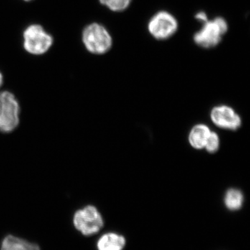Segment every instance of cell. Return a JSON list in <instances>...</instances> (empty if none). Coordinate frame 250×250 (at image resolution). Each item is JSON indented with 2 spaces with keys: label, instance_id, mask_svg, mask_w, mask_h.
I'll return each mask as SVG.
<instances>
[{
  "label": "cell",
  "instance_id": "5",
  "mask_svg": "<svg viewBox=\"0 0 250 250\" xmlns=\"http://www.w3.org/2000/svg\"><path fill=\"white\" fill-rule=\"evenodd\" d=\"M147 28L149 34L156 40H168L178 31L179 22L169 11H159L148 21Z\"/></svg>",
  "mask_w": 250,
  "mask_h": 250
},
{
  "label": "cell",
  "instance_id": "6",
  "mask_svg": "<svg viewBox=\"0 0 250 250\" xmlns=\"http://www.w3.org/2000/svg\"><path fill=\"white\" fill-rule=\"evenodd\" d=\"M73 225L77 231L85 236L98 233L104 227V220L96 207L88 205L75 212Z\"/></svg>",
  "mask_w": 250,
  "mask_h": 250
},
{
  "label": "cell",
  "instance_id": "12",
  "mask_svg": "<svg viewBox=\"0 0 250 250\" xmlns=\"http://www.w3.org/2000/svg\"><path fill=\"white\" fill-rule=\"evenodd\" d=\"M100 4L113 12H123L129 7L132 0H99Z\"/></svg>",
  "mask_w": 250,
  "mask_h": 250
},
{
  "label": "cell",
  "instance_id": "15",
  "mask_svg": "<svg viewBox=\"0 0 250 250\" xmlns=\"http://www.w3.org/2000/svg\"><path fill=\"white\" fill-rule=\"evenodd\" d=\"M3 82H4V77H3L2 74L0 72V88L2 86Z\"/></svg>",
  "mask_w": 250,
  "mask_h": 250
},
{
  "label": "cell",
  "instance_id": "14",
  "mask_svg": "<svg viewBox=\"0 0 250 250\" xmlns=\"http://www.w3.org/2000/svg\"><path fill=\"white\" fill-rule=\"evenodd\" d=\"M195 18L199 22H201L202 24V23L207 22L208 20L207 13L204 12V11H199V12H197V14H195Z\"/></svg>",
  "mask_w": 250,
  "mask_h": 250
},
{
  "label": "cell",
  "instance_id": "16",
  "mask_svg": "<svg viewBox=\"0 0 250 250\" xmlns=\"http://www.w3.org/2000/svg\"><path fill=\"white\" fill-rule=\"evenodd\" d=\"M24 1H31V0H24Z\"/></svg>",
  "mask_w": 250,
  "mask_h": 250
},
{
  "label": "cell",
  "instance_id": "2",
  "mask_svg": "<svg viewBox=\"0 0 250 250\" xmlns=\"http://www.w3.org/2000/svg\"><path fill=\"white\" fill-rule=\"evenodd\" d=\"M82 42L90 53L103 55L111 50L113 38L104 26L100 23L93 22L83 29Z\"/></svg>",
  "mask_w": 250,
  "mask_h": 250
},
{
  "label": "cell",
  "instance_id": "3",
  "mask_svg": "<svg viewBox=\"0 0 250 250\" xmlns=\"http://www.w3.org/2000/svg\"><path fill=\"white\" fill-rule=\"evenodd\" d=\"M21 106L15 95L9 91L0 92V131H14L20 123Z\"/></svg>",
  "mask_w": 250,
  "mask_h": 250
},
{
  "label": "cell",
  "instance_id": "10",
  "mask_svg": "<svg viewBox=\"0 0 250 250\" xmlns=\"http://www.w3.org/2000/svg\"><path fill=\"white\" fill-rule=\"evenodd\" d=\"M210 133V130L207 125H195L189 134V142L195 149H200L205 148V143Z\"/></svg>",
  "mask_w": 250,
  "mask_h": 250
},
{
  "label": "cell",
  "instance_id": "4",
  "mask_svg": "<svg viewBox=\"0 0 250 250\" xmlns=\"http://www.w3.org/2000/svg\"><path fill=\"white\" fill-rule=\"evenodd\" d=\"M52 36L40 24H31L23 32V47L32 55H42L53 45Z\"/></svg>",
  "mask_w": 250,
  "mask_h": 250
},
{
  "label": "cell",
  "instance_id": "9",
  "mask_svg": "<svg viewBox=\"0 0 250 250\" xmlns=\"http://www.w3.org/2000/svg\"><path fill=\"white\" fill-rule=\"evenodd\" d=\"M126 244L125 237L116 233L103 235L97 243L98 250H123Z\"/></svg>",
  "mask_w": 250,
  "mask_h": 250
},
{
  "label": "cell",
  "instance_id": "13",
  "mask_svg": "<svg viewBox=\"0 0 250 250\" xmlns=\"http://www.w3.org/2000/svg\"><path fill=\"white\" fill-rule=\"evenodd\" d=\"M219 146H220V140H219L218 134L210 131L209 136L205 143V149H207V152L214 153L218 151Z\"/></svg>",
  "mask_w": 250,
  "mask_h": 250
},
{
  "label": "cell",
  "instance_id": "8",
  "mask_svg": "<svg viewBox=\"0 0 250 250\" xmlns=\"http://www.w3.org/2000/svg\"><path fill=\"white\" fill-rule=\"evenodd\" d=\"M0 250H41L36 243L28 241L24 238L8 235L5 236L1 243Z\"/></svg>",
  "mask_w": 250,
  "mask_h": 250
},
{
  "label": "cell",
  "instance_id": "1",
  "mask_svg": "<svg viewBox=\"0 0 250 250\" xmlns=\"http://www.w3.org/2000/svg\"><path fill=\"white\" fill-rule=\"evenodd\" d=\"M228 21L223 17H215L202 23L200 30L195 33L193 41L199 47L212 49L217 47L228 32Z\"/></svg>",
  "mask_w": 250,
  "mask_h": 250
},
{
  "label": "cell",
  "instance_id": "7",
  "mask_svg": "<svg viewBox=\"0 0 250 250\" xmlns=\"http://www.w3.org/2000/svg\"><path fill=\"white\" fill-rule=\"evenodd\" d=\"M210 118L216 126L223 129L236 130L241 125V117L232 108L228 106L213 108L210 113Z\"/></svg>",
  "mask_w": 250,
  "mask_h": 250
},
{
  "label": "cell",
  "instance_id": "11",
  "mask_svg": "<svg viewBox=\"0 0 250 250\" xmlns=\"http://www.w3.org/2000/svg\"><path fill=\"white\" fill-rule=\"evenodd\" d=\"M244 202V197L241 190L231 188L228 190L225 197V204L230 210H238L241 208Z\"/></svg>",
  "mask_w": 250,
  "mask_h": 250
}]
</instances>
